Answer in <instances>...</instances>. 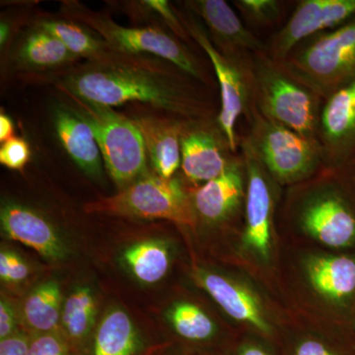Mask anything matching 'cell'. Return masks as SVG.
<instances>
[{
  "label": "cell",
  "instance_id": "13",
  "mask_svg": "<svg viewBox=\"0 0 355 355\" xmlns=\"http://www.w3.org/2000/svg\"><path fill=\"white\" fill-rule=\"evenodd\" d=\"M239 149L246 165L248 178L245 202V241L261 258L268 259L272 241L275 203L273 184L277 182L268 174L242 137H240Z\"/></svg>",
  "mask_w": 355,
  "mask_h": 355
},
{
  "label": "cell",
  "instance_id": "39",
  "mask_svg": "<svg viewBox=\"0 0 355 355\" xmlns=\"http://www.w3.org/2000/svg\"><path fill=\"white\" fill-rule=\"evenodd\" d=\"M240 355H268L263 350L258 349V347H248L242 350Z\"/></svg>",
  "mask_w": 355,
  "mask_h": 355
},
{
  "label": "cell",
  "instance_id": "21",
  "mask_svg": "<svg viewBox=\"0 0 355 355\" xmlns=\"http://www.w3.org/2000/svg\"><path fill=\"white\" fill-rule=\"evenodd\" d=\"M311 284L320 294L342 300L355 292V260L345 256L322 257L308 265Z\"/></svg>",
  "mask_w": 355,
  "mask_h": 355
},
{
  "label": "cell",
  "instance_id": "25",
  "mask_svg": "<svg viewBox=\"0 0 355 355\" xmlns=\"http://www.w3.org/2000/svg\"><path fill=\"white\" fill-rule=\"evenodd\" d=\"M123 261L135 279L153 284L162 279L169 270V251L164 243L147 240L128 248L123 252Z\"/></svg>",
  "mask_w": 355,
  "mask_h": 355
},
{
  "label": "cell",
  "instance_id": "15",
  "mask_svg": "<svg viewBox=\"0 0 355 355\" xmlns=\"http://www.w3.org/2000/svg\"><path fill=\"white\" fill-rule=\"evenodd\" d=\"M247 169L242 154H236L220 176L191 191L196 216L217 223L235 214L246 202Z\"/></svg>",
  "mask_w": 355,
  "mask_h": 355
},
{
  "label": "cell",
  "instance_id": "12",
  "mask_svg": "<svg viewBox=\"0 0 355 355\" xmlns=\"http://www.w3.org/2000/svg\"><path fill=\"white\" fill-rule=\"evenodd\" d=\"M318 141L324 167L343 169L355 154V77L324 101Z\"/></svg>",
  "mask_w": 355,
  "mask_h": 355
},
{
  "label": "cell",
  "instance_id": "2",
  "mask_svg": "<svg viewBox=\"0 0 355 355\" xmlns=\"http://www.w3.org/2000/svg\"><path fill=\"white\" fill-rule=\"evenodd\" d=\"M251 72L257 110L268 120L319 144L318 132L324 101L322 96L266 51L252 55Z\"/></svg>",
  "mask_w": 355,
  "mask_h": 355
},
{
  "label": "cell",
  "instance_id": "35",
  "mask_svg": "<svg viewBox=\"0 0 355 355\" xmlns=\"http://www.w3.org/2000/svg\"><path fill=\"white\" fill-rule=\"evenodd\" d=\"M296 355H336L323 343L317 340H306L299 345Z\"/></svg>",
  "mask_w": 355,
  "mask_h": 355
},
{
  "label": "cell",
  "instance_id": "32",
  "mask_svg": "<svg viewBox=\"0 0 355 355\" xmlns=\"http://www.w3.org/2000/svg\"><path fill=\"white\" fill-rule=\"evenodd\" d=\"M28 355H69V352L64 338L53 331L35 338L30 343Z\"/></svg>",
  "mask_w": 355,
  "mask_h": 355
},
{
  "label": "cell",
  "instance_id": "8",
  "mask_svg": "<svg viewBox=\"0 0 355 355\" xmlns=\"http://www.w3.org/2000/svg\"><path fill=\"white\" fill-rule=\"evenodd\" d=\"M323 183L303 193L294 216L303 230L327 246L343 248L355 241V198L345 190L342 170L323 168Z\"/></svg>",
  "mask_w": 355,
  "mask_h": 355
},
{
  "label": "cell",
  "instance_id": "30",
  "mask_svg": "<svg viewBox=\"0 0 355 355\" xmlns=\"http://www.w3.org/2000/svg\"><path fill=\"white\" fill-rule=\"evenodd\" d=\"M31 159V148L22 137H14L0 147V163L15 171H22Z\"/></svg>",
  "mask_w": 355,
  "mask_h": 355
},
{
  "label": "cell",
  "instance_id": "4",
  "mask_svg": "<svg viewBox=\"0 0 355 355\" xmlns=\"http://www.w3.org/2000/svg\"><path fill=\"white\" fill-rule=\"evenodd\" d=\"M280 62L326 100L355 77V16L301 42Z\"/></svg>",
  "mask_w": 355,
  "mask_h": 355
},
{
  "label": "cell",
  "instance_id": "38",
  "mask_svg": "<svg viewBox=\"0 0 355 355\" xmlns=\"http://www.w3.org/2000/svg\"><path fill=\"white\" fill-rule=\"evenodd\" d=\"M340 170H342V171L345 173V176L349 178L352 183L355 186V154L354 157L350 159L349 162L347 163L343 169Z\"/></svg>",
  "mask_w": 355,
  "mask_h": 355
},
{
  "label": "cell",
  "instance_id": "27",
  "mask_svg": "<svg viewBox=\"0 0 355 355\" xmlns=\"http://www.w3.org/2000/svg\"><path fill=\"white\" fill-rule=\"evenodd\" d=\"M168 318L175 331L187 340H207L216 331L211 319L198 306L191 303H178L173 306L168 312Z\"/></svg>",
  "mask_w": 355,
  "mask_h": 355
},
{
  "label": "cell",
  "instance_id": "16",
  "mask_svg": "<svg viewBox=\"0 0 355 355\" xmlns=\"http://www.w3.org/2000/svg\"><path fill=\"white\" fill-rule=\"evenodd\" d=\"M0 222L6 237L32 248L44 259L60 261L67 257V247L57 229L36 209L6 202L0 211Z\"/></svg>",
  "mask_w": 355,
  "mask_h": 355
},
{
  "label": "cell",
  "instance_id": "19",
  "mask_svg": "<svg viewBox=\"0 0 355 355\" xmlns=\"http://www.w3.org/2000/svg\"><path fill=\"white\" fill-rule=\"evenodd\" d=\"M77 60L60 40L35 26L22 39L14 55L19 69L31 72L60 71L69 69Z\"/></svg>",
  "mask_w": 355,
  "mask_h": 355
},
{
  "label": "cell",
  "instance_id": "1",
  "mask_svg": "<svg viewBox=\"0 0 355 355\" xmlns=\"http://www.w3.org/2000/svg\"><path fill=\"white\" fill-rule=\"evenodd\" d=\"M53 83L65 96L102 106L144 103L183 120L218 114L205 85L153 55L110 50L83 64L53 72Z\"/></svg>",
  "mask_w": 355,
  "mask_h": 355
},
{
  "label": "cell",
  "instance_id": "22",
  "mask_svg": "<svg viewBox=\"0 0 355 355\" xmlns=\"http://www.w3.org/2000/svg\"><path fill=\"white\" fill-rule=\"evenodd\" d=\"M141 345L132 320L125 311L112 309L98 327L93 355H135Z\"/></svg>",
  "mask_w": 355,
  "mask_h": 355
},
{
  "label": "cell",
  "instance_id": "18",
  "mask_svg": "<svg viewBox=\"0 0 355 355\" xmlns=\"http://www.w3.org/2000/svg\"><path fill=\"white\" fill-rule=\"evenodd\" d=\"M53 121L58 140L69 157L87 176L101 180L104 161L90 125L64 103L53 108Z\"/></svg>",
  "mask_w": 355,
  "mask_h": 355
},
{
  "label": "cell",
  "instance_id": "28",
  "mask_svg": "<svg viewBox=\"0 0 355 355\" xmlns=\"http://www.w3.org/2000/svg\"><path fill=\"white\" fill-rule=\"evenodd\" d=\"M128 11L135 15H142L146 19L157 20L158 25L167 26L175 37L184 42H188L189 36L186 28L180 18L177 7L166 0H144V1L128 2ZM161 27V26H160Z\"/></svg>",
  "mask_w": 355,
  "mask_h": 355
},
{
  "label": "cell",
  "instance_id": "23",
  "mask_svg": "<svg viewBox=\"0 0 355 355\" xmlns=\"http://www.w3.org/2000/svg\"><path fill=\"white\" fill-rule=\"evenodd\" d=\"M34 26L60 40L78 58L92 60L111 50L92 30L65 17L43 16L35 21Z\"/></svg>",
  "mask_w": 355,
  "mask_h": 355
},
{
  "label": "cell",
  "instance_id": "11",
  "mask_svg": "<svg viewBox=\"0 0 355 355\" xmlns=\"http://www.w3.org/2000/svg\"><path fill=\"white\" fill-rule=\"evenodd\" d=\"M355 16V0H301L286 24L266 44V53L284 62L304 40L335 29Z\"/></svg>",
  "mask_w": 355,
  "mask_h": 355
},
{
  "label": "cell",
  "instance_id": "31",
  "mask_svg": "<svg viewBox=\"0 0 355 355\" xmlns=\"http://www.w3.org/2000/svg\"><path fill=\"white\" fill-rule=\"evenodd\" d=\"M30 275L29 266L14 252H0V277L7 284H20Z\"/></svg>",
  "mask_w": 355,
  "mask_h": 355
},
{
  "label": "cell",
  "instance_id": "29",
  "mask_svg": "<svg viewBox=\"0 0 355 355\" xmlns=\"http://www.w3.org/2000/svg\"><path fill=\"white\" fill-rule=\"evenodd\" d=\"M233 6L248 23L259 27H270L282 17V2L277 0H235Z\"/></svg>",
  "mask_w": 355,
  "mask_h": 355
},
{
  "label": "cell",
  "instance_id": "26",
  "mask_svg": "<svg viewBox=\"0 0 355 355\" xmlns=\"http://www.w3.org/2000/svg\"><path fill=\"white\" fill-rule=\"evenodd\" d=\"M96 300L89 287L76 288L64 301L62 306V326L67 335L76 340L87 336L95 323Z\"/></svg>",
  "mask_w": 355,
  "mask_h": 355
},
{
  "label": "cell",
  "instance_id": "37",
  "mask_svg": "<svg viewBox=\"0 0 355 355\" xmlns=\"http://www.w3.org/2000/svg\"><path fill=\"white\" fill-rule=\"evenodd\" d=\"M11 34H12V24L8 20L2 18L0 21V46H1V49H3L8 40L10 39Z\"/></svg>",
  "mask_w": 355,
  "mask_h": 355
},
{
  "label": "cell",
  "instance_id": "14",
  "mask_svg": "<svg viewBox=\"0 0 355 355\" xmlns=\"http://www.w3.org/2000/svg\"><path fill=\"white\" fill-rule=\"evenodd\" d=\"M184 8L202 21L217 50L228 57H245L266 51V44L243 24L241 18L223 0H189Z\"/></svg>",
  "mask_w": 355,
  "mask_h": 355
},
{
  "label": "cell",
  "instance_id": "10",
  "mask_svg": "<svg viewBox=\"0 0 355 355\" xmlns=\"http://www.w3.org/2000/svg\"><path fill=\"white\" fill-rule=\"evenodd\" d=\"M181 153L182 171L188 181L196 184H203L220 176L236 155L216 116L184 120Z\"/></svg>",
  "mask_w": 355,
  "mask_h": 355
},
{
  "label": "cell",
  "instance_id": "3",
  "mask_svg": "<svg viewBox=\"0 0 355 355\" xmlns=\"http://www.w3.org/2000/svg\"><path fill=\"white\" fill-rule=\"evenodd\" d=\"M64 17L85 26L106 42L112 51L130 55H148L176 65L203 85L211 78L198 58L177 37L156 26L125 27L106 13L91 10L78 1H62Z\"/></svg>",
  "mask_w": 355,
  "mask_h": 355
},
{
  "label": "cell",
  "instance_id": "20",
  "mask_svg": "<svg viewBox=\"0 0 355 355\" xmlns=\"http://www.w3.org/2000/svg\"><path fill=\"white\" fill-rule=\"evenodd\" d=\"M202 284L229 316L246 322L265 333L270 330L258 301L246 289L216 273L203 275Z\"/></svg>",
  "mask_w": 355,
  "mask_h": 355
},
{
  "label": "cell",
  "instance_id": "7",
  "mask_svg": "<svg viewBox=\"0 0 355 355\" xmlns=\"http://www.w3.org/2000/svg\"><path fill=\"white\" fill-rule=\"evenodd\" d=\"M178 13L189 36L197 42L211 62L220 92V109L216 116L217 121L232 153H239L240 137L237 135L236 125L240 116L248 118L253 105L251 72L253 53L245 57L223 55L214 46L205 25L195 14L186 8L178 9Z\"/></svg>",
  "mask_w": 355,
  "mask_h": 355
},
{
  "label": "cell",
  "instance_id": "5",
  "mask_svg": "<svg viewBox=\"0 0 355 355\" xmlns=\"http://www.w3.org/2000/svg\"><path fill=\"white\" fill-rule=\"evenodd\" d=\"M246 120L249 132L242 139L277 183H301L323 169L318 142L268 120L254 104Z\"/></svg>",
  "mask_w": 355,
  "mask_h": 355
},
{
  "label": "cell",
  "instance_id": "36",
  "mask_svg": "<svg viewBox=\"0 0 355 355\" xmlns=\"http://www.w3.org/2000/svg\"><path fill=\"white\" fill-rule=\"evenodd\" d=\"M14 137L13 121L10 116L1 112L0 114V141L1 144Z\"/></svg>",
  "mask_w": 355,
  "mask_h": 355
},
{
  "label": "cell",
  "instance_id": "6",
  "mask_svg": "<svg viewBox=\"0 0 355 355\" xmlns=\"http://www.w3.org/2000/svg\"><path fill=\"white\" fill-rule=\"evenodd\" d=\"M67 104L92 128L110 176L119 186L128 187L146 175V149L133 119L111 107L65 96Z\"/></svg>",
  "mask_w": 355,
  "mask_h": 355
},
{
  "label": "cell",
  "instance_id": "34",
  "mask_svg": "<svg viewBox=\"0 0 355 355\" xmlns=\"http://www.w3.org/2000/svg\"><path fill=\"white\" fill-rule=\"evenodd\" d=\"M30 343L23 335H13L0 342V355H28Z\"/></svg>",
  "mask_w": 355,
  "mask_h": 355
},
{
  "label": "cell",
  "instance_id": "9",
  "mask_svg": "<svg viewBox=\"0 0 355 355\" xmlns=\"http://www.w3.org/2000/svg\"><path fill=\"white\" fill-rule=\"evenodd\" d=\"M89 214H110L140 219H166L193 227L197 216L191 196L179 180L144 175L120 193L85 205Z\"/></svg>",
  "mask_w": 355,
  "mask_h": 355
},
{
  "label": "cell",
  "instance_id": "17",
  "mask_svg": "<svg viewBox=\"0 0 355 355\" xmlns=\"http://www.w3.org/2000/svg\"><path fill=\"white\" fill-rule=\"evenodd\" d=\"M132 119L144 137L146 154L156 175L173 179L181 167L183 119L148 114H139Z\"/></svg>",
  "mask_w": 355,
  "mask_h": 355
},
{
  "label": "cell",
  "instance_id": "33",
  "mask_svg": "<svg viewBox=\"0 0 355 355\" xmlns=\"http://www.w3.org/2000/svg\"><path fill=\"white\" fill-rule=\"evenodd\" d=\"M16 328V318L13 308L4 299L0 301V338L6 340L14 335Z\"/></svg>",
  "mask_w": 355,
  "mask_h": 355
},
{
  "label": "cell",
  "instance_id": "24",
  "mask_svg": "<svg viewBox=\"0 0 355 355\" xmlns=\"http://www.w3.org/2000/svg\"><path fill=\"white\" fill-rule=\"evenodd\" d=\"M62 291L58 282L40 284L26 298L23 306L25 322L39 333H53L62 320Z\"/></svg>",
  "mask_w": 355,
  "mask_h": 355
}]
</instances>
